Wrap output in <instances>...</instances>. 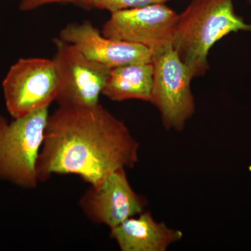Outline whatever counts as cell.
I'll return each mask as SVG.
<instances>
[{"label":"cell","mask_w":251,"mask_h":251,"mask_svg":"<svg viewBox=\"0 0 251 251\" xmlns=\"http://www.w3.org/2000/svg\"><path fill=\"white\" fill-rule=\"evenodd\" d=\"M140 143L126 125L100 103L63 107L49 115L37 162L39 181L74 174L90 186L112 172L133 168Z\"/></svg>","instance_id":"obj_1"},{"label":"cell","mask_w":251,"mask_h":251,"mask_svg":"<svg viewBox=\"0 0 251 251\" xmlns=\"http://www.w3.org/2000/svg\"><path fill=\"white\" fill-rule=\"evenodd\" d=\"M238 31L251 32V23L236 14L233 0H191L178 14L172 47L193 79L209 70L208 54L213 46Z\"/></svg>","instance_id":"obj_2"},{"label":"cell","mask_w":251,"mask_h":251,"mask_svg":"<svg viewBox=\"0 0 251 251\" xmlns=\"http://www.w3.org/2000/svg\"><path fill=\"white\" fill-rule=\"evenodd\" d=\"M49 117V108L10 123L0 115V178L27 189L37 186L38 158Z\"/></svg>","instance_id":"obj_3"},{"label":"cell","mask_w":251,"mask_h":251,"mask_svg":"<svg viewBox=\"0 0 251 251\" xmlns=\"http://www.w3.org/2000/svg\"><path fill=\"white\" fill-rule=\"evenodd\" d=\"M153 81L150 103L161 114L167 130H184L196 111L189 71L171 46L152 54Z\"/></svg>","instance_id":"obj_4"},{"label":"cell","mask_w":251,"mask_h":251,"mask_svg":"<svg viewBox=\"0 0 251 251\" xmlns=\"http://www.w3.org/2000/svg\"><path fill=\"white\" fill-rule=\"evenodd\" d=\"M6 109L14 119L49 108L57 96L52 59L21 58L13 64L2 82Z\"/></svg>","instance_id":"obj_5"},{"label":"cell","mask_w":251,"mask_h":251,"mask_svg":"<svg viewBox=\"0 0 251 251\" xmlns=\"http://www.w3.org/2000/svg\"><path fill=\"white\" fill-rule=\"evenodd\" d=\"M59 106L91 107L99 103L110 68L85 57L60 38L53 40Z\"/></svg>","instance_id":"obj_6"},{"label":"cell","mask_w":251,"mask_h":251,"mask_svg":"<svg viewBox=\"0 0 251 251\" xmlns=\"http://www.w3.org/2000/svg\"><path fill=\"white\" fill-rule=\"evenodd\" d=\"M178 14L164 4L112 13L102 34L110 39L140 44L154 53L172 45Z\"/></svg>","instance_id":"obj_7"},{"label":"cell","mask_w":251,"mask_h":251,"mask_svg":"<svg viewBox=\"0 0 251 251\" xmlns=\"http://www.w3.org/2000/svg\"><path fill=\"white\" fill-rule=\"evenodd\" d=\"M126 169L117 170L85 191L80 200L85 215L92 222L112 229L145 211L147 201L130 186Z\"/></svg>","instance_id":"obj_8"},{"label":"cell","mask_w":251,"mask_h":251,"mask_svg":"<svg viewBox=\"0 0 251 251\" xmlns=\"http://www.w3.org/2000/svg\"><path fill=\"white\" fill-rule=\"evenodd\" d=\"M59 38L72 44L87 59L110 69L152 62V53L145 46L106 37L90 21L67 25Z\"/></svg>","instance_id":"obj_9"},{"label":"cell","mask_w":251,"mask_h":251,"mask_svg":"<svg viewBox=\"0 0 251 251\" xmlns=\"http://www.w3.org/2000/svg\"><path fill=\"white\" fill-rule=\"evenodd\" d=\"M110 237L122 251H165L181 240L183 233L157 222L151 213L144 211L110 229Z\"/></svg>","instance_id":"obj_10"},{"label":"cell","mask_w":251,"mask_h":251,"mask_svg":"<svg viewBox=\"0 0 251 251\" xmlns=\"http://www.w3.org/2000/svg\"><path fill=\"white\" fill-rule=\"evenodd\" d=\"M153 81L152 62L112 68L102 94L114 101L137 99L150 102Z\"/></svg>","instance_id":"obj_11"},{"label":"cell","mask_w":251,"mask_h":251,"mask_svg":"<svg viewBox=\"0 0 251 251\" xmlns=\"http://www.w3.org/2000/svg\"><path fill=\"white\" fill-rule=\"evenodd\" d=\"M171 0H90L91 9L105 10L112 13L153 4H164Z\"/></svg>","instance_id":"obj_12"},{"label":"cell","mask_w":251,"mask_h":251,"mask_svg":"<svg viewBox=\"0 0 251 251\" xmlns=\"http://www.w3.org/2000/svg\"><path fill=\"white\" fill-rule=\"evenodd\" d=\"M90 0H23L20 8L23 11H28L48 4H71L82 9H90Z\"/></svg>","instance_id":"obj_13"},{"label":"cell","mask_w":251,"mask_h":251,"mask_svg":"<svg viewBox=\"0 0 251 251\" xmlns=\"http://www.w3.org/2000/svg\"><path fill=\"white\" fill-rule=\"evenodd\" d=\"M248 1H249V2L251 3V0H248Z\"/></svg>","instance_id":"obj_14"}]
</instances>
